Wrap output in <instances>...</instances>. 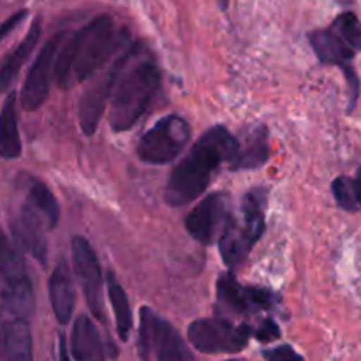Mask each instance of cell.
<instances>
[{"mask_svg":"<svg viewBox=\"0 0 361 361\" xmlns=\"http://www.w3.org/2000/svg\"><path fill=\"white\" fill-rule=\"evenodd\" d=\"M235 150L236 137L226 127L215 126L208 129L169 175L166 201L171 207L192 203L210 185L222 162L231 161Z\"/></svg>","mask_w":361,"mask_h":361,"instance_id":"cell-1","label":"cell"},{"mask_svg":"<svg viewBox=\"0 0 361 361\" xmlns=\"http://www.w3.org/2000/svg\"><path fill=\"white\" fill-rule=\"evenodd\" d=\"M123 35L108 14L94 18L80 32L71 35L55 60V81L60 88H71L88 80L101 69L113 51L122 46Z\"/></svg>","mask_w":361,"mask_h":361,"instance_id":"cell-2","label":"cell"},{"mask_svg":"<svg viewBox=\"0 0 361 361\" xmlns=\"http://www.w3.org/2000/svg\"><path fill=\"white\" fill-rule=\"evenodd\" d=\"M161 85V71L154 62H140L123 69L113 90L109 123L115 133H123L147 113Z\"/></svg>","mask_w":361,"mask_h":361,"instance_id":"cell-3","label":"cell"},{"mask_svg":"<svg viewBox=\"0 0 361 361\" xmlns=\"http://www.w3.org/2000/svg\"><path fill=\"white\" fill-rule=\"evenodd\" d=\"M267 190L252 189L245 194L238 214H233L221 236V256L228 267L242 264L264 233Z\"/></svg>","mask_w":361,"mask_h":361,"instance_id":"cell-4","label":"cell"},{"mask_svg":"<svg viewBox=\"0 0 361 361\" xmlns=\"http://www.w3.org/2000/svg\"><path fill=\"white\" fill-rule=\"evenodd\" d=\"M0 296L4 309L30 317L34 314V289L23 257L0 229Z\"/></svg>","mask_w":361,"mask_h":361,"instance_id":"cell-5","label":"cell"},{"mask_svg":"<svg viewBox=\"0 0 361 361\" xmlns=\"http://www.w3.org/2000/svg\"><path fill=\"white\" fill-rule=\"evenodd\" d=\"M189 140V122L180 115H168L141 136L136 148L137 157L148 164H168L182 154Z\"/></svg>","mask_w":361,"mask_h":361,"instance_id":"cell-6","label":"cell"},{"mask_svg":"<svg viewBox=\"0 0 361 361\" xmlns=\"http://www.w3.org/2000/svg\"><path fill=\"white\" fill-rule=\"evenodd\" d=\"M140 356L143 360L182 361L192 360L178 331L148 307L140 310Z\"/></svg>","mask_w":361,"mask_h":361,"instance_id":"cell-7","label":"cell"},{"mask_svg":"<svg viewBox=\"0 0 361 361\" xmlns=\"http://www.w3.org/2000/svg\"><path fill=\"white\" fill-rule=\"evenodd\" d=\"M252 335L247 324H233L228 319H197L187 330L189 342L207 355H233L243 351Z\"/></svg>","mask_w":361,"mask_h":361,"instance_id":"cell-8","label":"cell"},{"mask_svg":"<svg viewBox=\"0 0 361 361\" xmlns=\"http://www.w3.org/2000/svg\"><path fill=\"white\" fill-rule=\"evenodd\" d=\"M134 53H136L134 49H123L122 55L94 81V85L80 99V127L87 136H92L99 129V122L108 104V99L111 97L120 74L126 69Z\"/></svg>","mask_w":361,"mask_h":361,"instance_id":"cell-9","label":"cell"},{"mask_svg":"<svg viewBox=\"0 0 361 361\" xmlns=\"http://www.w3.org/2000/svg\"><path fill=\"white\" fill-rule=\"evenodd\" d=\"M231 197L226 192H214L204 197L185 219V228L194 240L210 245L221 238L231 219Z\"/></svg>","mask_w":361,"mask_h":361,"instance_id":"cell-10","label":"cell"},{"mask_svg":"<svg viewBox=\"0 0 361 361\" xmlns=\"http://www.w3.org/2000/svg\"><path fill=\"white\" fill-rule=\"evenodd\" d=\"M73 263L76 270L78 281L83 289L85 300L94 314L95 319L106 323L104 300H102V274L95 250L88 243V240L76 236L73 240Z\"/></svg>","mask_w":361,"mask_h":361,"instance_id":"cell-11","label":"cell"},{"mask_svg":"<svg viewBox=\"0 0 361 361\" xmlns=\"http://www.w3.org/2000/svg\"><path fill=\"white\" fill-rule=\"evenodd\" d=\"M62 42L63 34H56L42 46L37 59L32 63L23 88H21V106L27 111L41 108L42 102L48 97L49 88H51V78L55 74V60Z\"/></svg>","mask_w":361,"mask_h":361,"instance_id":"cell-12","label":"cell"},{"mask_svg":"<svg viewBox=\"0 0 361 361\" xmlns=\"http://www.w3.org/2000/svg\"><path fill=\"white\" fill-rule=\"evenodd\" d=\"M217 300L231 314H256L271 309L279 296L270 289L242 286L231 274H224L217 282Z\"/></svg>","mask_w":361,"mask_h":361,"instance_id":"cell-13","label":"cell"},{"mask_svg":"<svg viewBox=\"0 0 361 361\" xmlns=\"http://www.w3.org/2000/svg\"><path fill=\"white\" fill-rule=\"evenodd\" d=\"M51 222L30 201H25L20 217L14 221L13 233L16 242L25 252L30 254L39 263H46V233L51 231Z\"/></svg>","mask_w":361,"mask_h":361,"instance_id":"cell-14","label":"cell"},{"mask_svg":"<svg viewBox=\"0 0 361 361\" xmlns=\"http://www.w3.org/2000/svg\"><path fill=\"white\" fill-rule=\"evenodd\" d=\"M0 360H32V337L28 319L0 309Z\"/></svg>","mask_w":361,"mask_h":361,"instance_id":"cell-15","label":"cell"},{"mask_svg":"<svg viewBox=\"0 0 361 361\" xmlns=\"http://www.w3.org/2000/svg\"><path fill=\"white\" fill-rule=\"evenodd\" d=\"M49 302L53 314L60 324H67L73 317L76 305V291H74L73 275L66 261H60L49 277Z\"/></svg>","mask_w":361,"mask_h":361,"instance_id":"cell-16","label":"cell"},{"mask_svg":"<svg viewBox=\"0 0 361 361\" xmlns=\"http://www.w3.org/2000/svg\"><path fill=\"white\" fill-rule=\"evenodd\" d=\"M268 159V134L264 127H252L243 136L236 137V150L229 161L233 169H249L264 164Z\"/></svg>","mask_w":361,"mask_h":361,"instance_id":"cell-17","label":"cell"},{"mask_svg":"<svg viewBox=\"0 0 361 361\" xmlns=\"http://www.w3.org/2000/svg\"><path fill=\"white\" fill-rule=\"evenodd\" d=\"M71 351H73V358L80 361H101L106 358L101 335L94 321L88 316H80L74 323L73 335H71Z\"/></svg>","mask_w":361,"mask_h":361,"instance_id":"cell-18","label":"cell"},{"mask_svg":"<svg viewBox=\"0 0 361 361\" xmlns=\"http://www.w3.org/2000/svg\"><path fill=\"white\" fill-rule=\"evenodd\" d=\"M42 25L39 18H35L34 23L28 28L27 35H25L23 41L14 48V51L7 56L6 60L0 66V92H6L7 88L13 85V81L16 80L18 73L21 71V67L25 66V62L28 60V56L32 55V51L37 46L39 39H41Z\"/></svg>","mask_w":361,"mask_h":361,"instance_id":"cell-19","label":"cell"},{"mask_svg":"<svg viewBox=\"0 0 361 361\" xmlns=\"http://www.w3.org/2000/svg\"><path fill=\"white\" fill-rule=\"evenodd\" d=\"M0 155L4 159H16L21 155V137L18 130L16 94L11 92L0 109Z\"/></svg>","mask_w":361,"mask_h":361,"instance_id":"cell-20","label":"cell"},{"mask_svg":"<svg viewBox=\"0 0 361 361\" xmlns=\"http://www.w3.org/2000/svg\"><path fill=\"white\" fill-rule=\"evenodd\" d=\"M108 295L113 307V314H115L118 337L122 341H129L130 330H133V312H130L129 298H127L126 291L111 271L108 274Z\"/></svg>","mask_w":361,"mask_h":361,"instance_id":"cell-21","label":"cell"},{"mask_svg":"<svg viewBox=\"0 0 361 361\" xmlns=\"http://www.w3.org/2000/svg\"><path fill=\"white\" fill-rule=\"evenodd\" d=\"M27 201H30L37 210H41L42 214L46 215V219L51 222L53 228H56L60 219L59 201H56V197L53 196V192L44 185V183L39 182V180H34V182L30 183V187H28Z\"/></svg>","mask_w":361,"mask_h":361,"instance_id":"cell-22","label":"cell"},{"mask_svg":"<svg viewBox=\"0 0 361 361\" xmlns=\"http://www.w3.org/2000/svg\"><path fill=\"white\" fill-rule=\"evenodd\" d=\"M330 28L342 41L348 42L356 53L361 51V23L355 13L348 11V13L338 14L334 23L330 25Z\"/></svg>","mask_w":361,"mask_h":361,"instance_id":"cell-23","label":"cell"},{"mask_svg":"<svg viewBox=\"0 0 361 361\" xmlns=\"http://www.w3.org/2000/svg\"><path fill=\"white\" fill-rule=\"evenodd\" d=\"M252 335L259 342H271L275 341V338H279L281 330H279V326L271 319H264L256 330H252Z\"/></svg>","mask_w":361,"mask_h":361,"instance_id":"cell-24","label":"cell"},{"mask_svg":"<svg viewBox=\"0 0 361 361\" xmlns=\"http://www.w3.org/2000/svg\"><path fill=\"white\" fill-rule=\"evenodd\" d=\"M264 358L271 361H282V360H303L302 355L295 351L291 345H281V348H274L270 351L263 353Z\"/></svg>","mask_w":361,"mask_h":361,"instance_id":"cell-25","label":"cell"},{"mask_svg":"<svg viewBox=\"0 0 361 361\" xmlns=\"http://www.w3.org/2000/svg\"><path fill=\"white\" fill-rule=\"evenodd\" d=\"M23 18H27V11H18L16 14H13L11 18H7L4 23H0V41H2L7 34H11V32H13L14 28L21 23V20H23Z\"/></svg>","mask_w":361,"mask_h":361,"instance_id":"cell-26","label":"cell"},{"mask_svg":"<svg viewBox=\"0 0 361 361\" xmlns=\"http://www.w3.org/2000/svg\"><path fill=\"white\" fill-rule=\"evenodd\" d=\"M349 183H351V192H353V200H355L356 210H361V166L356 171L355 178H349Z\"/></svg>","mask_w":361,"mask_h":361,"instance_id":"cell-27","label":"cell"},{"mask_svg":"<svg viewBox=\"0 0 361 361\" xmlns=\"http://www.w3.org/2000/svg\"><path fill=\"white\" fill-rule=\"evenodd\" d=\"M228 2H229V0H219V7H221L222 11L228 9Z\"/></svg>","mask_w":361,"mask_h":361,"instance_id":"cell-28","label":"cell"}]
</instances>
